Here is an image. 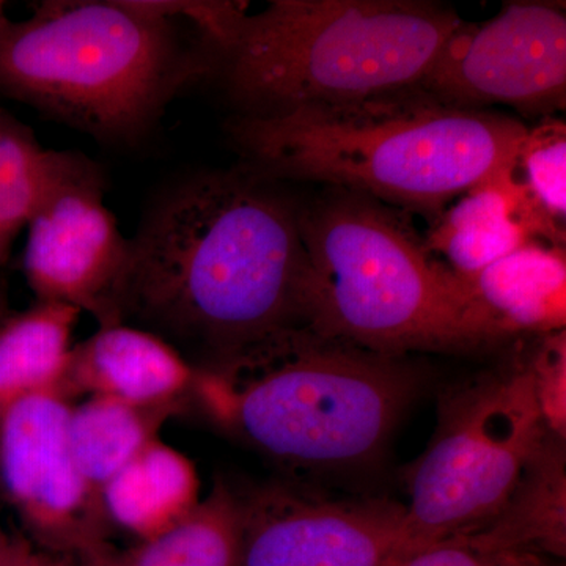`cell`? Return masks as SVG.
Listing matches in <instances>:
<instances>
[{
  "label": "cell",
  "mask_w": 566,
  "mask_h": 566,
  "mask_svg": "<svg viewBox=\"0 0 566 566\" xmlns=\"http://www.w3.org/2000/svg\"><path fill=\"white\" fill-rule=\"evenodd\" d=\"M240 566H389L405 505L271 483L240 495Z\"/></svg>",
  "instance_id": "8fae6325"
},
{
  "label": "cell",
  "mask_w": 566,
  "mask_h": 566,
  "mask_svg": "<svg viewBox=\"0 0 566 566\" xmlns=\"http://www.w3.org/2000/svg\"><path fill=\"white\" fill-rule=\"evenodd\" d=\"M546 434L523 340L504 364L449 387L430 444L405 474L409 502L394 558L488 523Z\"/></svg>",
  "instance_id": "52a82bcc"
},
{
  "label": "cell",
  "mask_w": 566,
  "mask_h": 566,
  "mask_svg": "<svg viewBox=\"0 0 566 566\" xmlns=\"http://www.w3.org/2000/svg\"><path fill=\"white\" fill-rule=\"evenodd\" d=\"M304 324L394 356L469 353L506 340L468 283L389 205L327 188L300 207Z\"/></svg>",
  "instance_id": "277c9868"
},
{
  "label": "cell",
  "mask_w": 566,
  "mask_h": 566,
  "mask_svg": "<svg viewBox=\"0 0 566 566\" xmlns=\"http://www.w3.org/2000/svg\"><path fill=\"white\" fill-rule=\"evenodd\" d=\"M564 6L510 2L493 20L463 21L412 87L458 109L505 104L526 117H554L566 106Z\"/></svg>",
  "instance_id": "9c48e42d"
},
{
  "label": "cell",
  "mask_w": 566,
  "mask_h": 566,
  "mask_svg": "<svg viewBox=\"0 0 566 566\" xmlns=\"http://www.w3.org/2000/svg\"><path fill=\"white\" fill-rule=\"evenodd\" d=\"M0 566H73L69 558L33 547L25 539L0 538Z\"/></svg>",
  "instance_id": "603a6c76"
},
{
  "label": "cell",
  "mask_w": 566,
  "mask_h": 566,
  "mask_svg": "<svg viewBox=\"0 0 566 566\" xmlns=\"http://www.w3.org/2000/svg\"><path fill=\"white\" fill-rule=\"evenodd\" d=\"M509 566H564L560 564H554L549 560V557L538 556V554L520 553L513 558L512 564Z\"/></svg>",
  "instance_id": "cb8c5ba5"
},
{
  "label": "cell",
  "mask_w": 566,
  "mask_h": 566,
  "mask_svg": "<svg viewBox=\"0 0 566 566\" xmlns=\"http://www.w3.org/2000/svg\"><path fill=\"white\" fill-rule=\"evenodd\" d=\"M54 150L41 147L31 129L0 111V268L28 227L50 177Z\"/></svg>",
  "instance_id": "ffe728a7"
},
{
  "label": "cell",
  "mask_w": 566,
  "mask_h": 566,
  "mask_svg": "<svg viewBox=\"0 0 566 566\" xmlns=\"http://www.w3.org/2000/svg\"><path fill=\"white\" fill-rule=\"evenodd\" d=\"M199 368L167 338L125 323L99 327L74 345L63 394L137 408H174L193 392Z\"/></svg>",
  "instance_id": "4fadbf2b"
},
{
  "label": "cell",
  "mask_w": 566,
  "mask_h": 566,
  "mask_svg": "<svg viewBox=\"0 0 566 566\" xmlns=\"http://www.w3.org/2000/svg\"><path fill=\"white\" fill-rule=\"evenodd\" d=\"M423 240L436 259L468 282L531 241L565 248V227L542 210L512 167L458 197L431 222Z\"/></svg>",
  "instance_id": "7c38bea8"
},
{
  "label": "cell",
  "mask_w": 566,
  "mask_h": 566,
  "mask_svg": "<svg viewBox=\"0 0 566 566\" xmlns=\"http://www.w3.org/2000/svg\"><path fill=\"white\" fill-rule=\"evenodd\" d=\"M431 0H271L214 52L238 115L285 114L412 87L463 24Z\"/></svg>",
  "instance_id": "8992f818"
},
{
  "label": "cell",
  "mask_w": 566,
  "mask_h": 566,
  "mask_svg": "<svg viewBox=\"0 0 566 566\" xmlns=\"http://www.w3.org/2000/svg\"><path fill=\"white\" fill-rule=\"evenodd\" d=\"M527 128L408 87L285 114H237L227 133L244 166L271 180L324 182L433 222L476 182L515 167Z\"/></svg>",
  "instance_id": "7a4b0ae2"
},
{
  "label": "cell",
  "mask_w": 566,
  "mask_h": 566,
  "mask_svg": "<svg viewBox=\"0 0 566 566\" xmlns=\"http://www.w3.org/2000/svg\"><path fill=\"white\" fill-rule=\"evenodd\" d=\"M71 408L73 400L62 390H50L25 398L0 419V480L40 545L82 556L104 545V513L71 453Z\"/></svg>",
  "instance_id": "30bf717a"
},
{
  "label": "cell",
  "mask_w": 566,
  "mask_h": 566,
  "mask_svg": "<svg viewBox=\"0 0 566 566\" xmlns=\"http://www.w3.org/2000/svg\"><path fill=\"white\" fill-rule=\"evenodd\" d=\"M6 18H9L6 14V3L0 2V21L6 20Z\"/></svg>",
  "instance_id": "484cf974"
},
{
  "label": "cell",
  "mask_w": 566,
  "mask_h": 566,
  "mask_svg": "<svg viewBox=\"0 0 566 566\" xmlns=\"http://www.w3.org/2000/svg\"><path fill=\"white\" fill-rule=\"evenodd\" d=\"M200 499L196 465L161 438L142 449L102 490L104 516L139 542L172 527Z\"/></svg>",
  "instance_id": "2e32d148"
},
{
  "label": "cell",
  "mask_w": 566,
  "mask_h": 566,
  "mask_svg": "<svg viewBox=\"0 0 566 566\" xmlns=\"http://www.w3.org/2000/svg\"><path fill=\"white\" fill-rule=\"evenodd\" d=\"M446 542L491 553L565 558V439L547 433L528 458L504 506L488 523Z\"/></svg>",
  "instance_id": "5bb4252c"
},
{
  "label": "cell",
  "mask_w": 566,
  "mask_h": 566,
  "mask_svg": "<svg viewBox=\"0 0 566 566\" xmlns=\"http://www.w3.org/2000/svg\"><path fill=\"white\" fill-rule=\"evenodd\" d=\"M80 316L71 305L36 301L0 324V419L32 395L63 392Z\"/></svg>",
  "instance_id": "e0dca14e"
},
{
  "label": "cell",
  "mask_w": 566,
  "mask_h": 566,
  "mask_svg": "<svg viewBox=\"0 0 566 566\" xmlns=\"http://www.w3.org/2000/svg\"><path fill=\"white\" fill-rule=\"evenodd\" d=\"M25 230L22 270L36 301L71 305L99 327L125 323L132 238L104 203L102 170L91 159L54 150Z\"/></svg>",
  "instance_id": "ba28073f"
},
{
  "label": "cell",
  "mask_w": 566,
  "mask_h": 566,
  "mask_svg": "<svg viewBox=\"0 0 566 566\" xmlns=\"http://www.w3.org/2000/svg\"><path fill=\"white\" fill-rule=\"evenodd\" d=\"M243 505L226 483H214L189 515L139 545L112 553L109 566H240Z\"/></svg>",
  "instance_id": "ac0fdd59"
},
{
  "label": "cell",
  "mask_w": 566,
  "mask_h": 566,
  "mask_svg": "<svg viewBox=\"0 0 566 566\" xmlns=\"http://www.w3.org/2000/svg\"><path fill=\"white\" fill-rule=\"evenodd\" d=\"M411 356H394L286 327L212 357L193 397L219 427L292 469L374 464L423 387Z\"/></svg>",
  "instance_id": "3957f363"
},
{
  "label": "cell",
  "mask_w": 566,
  "mask_h": 566,
  "mask_svg": "<svg viewBox=\"0 0 566 566\" xmlns=\"http://www.w3.org/2000/svg\"><path fill=\"white\" fill-rule=\"evenodd\" d=\"M523 342L528 375L547 433L566 438V335H531Z\"/></svg>",
  "instance_id": "7402d4cb"
},
{
  "label": "cell",
  "mask_w": 566,
  "mask_h": 566,
  "mask_svg": "<svg viewBox=\"0 0 566 566\" xmlns=\"http://www.w3.org/2000/svg\"><path fill=\"white\" fill-rule=\"evenodd\" d=\"M214 71L181 22L134 0H44L0 21V95L112 144L150 133L175 96Z\"/></svg>",
  "instance_id": "5b68a950"
},
{
  "label": "cell",
  "mask_w": 566,
  "mask_h": 566,
  "mask_svg": "<svg viewBox=\"0 0 566 566\" xmlns=\"http://www.w3.org/2000/svg\"><path fill=\"white\" fill-rule=\"evenodd\" d=\"M465 283L506 340L565 329L566 255L560 245L531 241Z\"/></svg>",
  "instance_id": "9a60e30c"
},
{
  "label": "cell",
  "mask_w": 566,
  "mask_h": 566,
  "mask_svg": "<svg viewBox=\"0 0 566 566\" xmlns=\"http://www.w3.org/2000/svg\"><path fill=\"white\" fill-rule=\"evenodd\" d=\"M274 182L243 166L169 189L132 238L123 322L212 357L303 324L300 207Z\"/></svg>",
  "instance_id": "6da1fadb"
},
{
  "label": "cell",
  "mask_w": 566,
  "mask_h": 566,
  "mask_svg": "<svg viewBox=\"0 0 566 566\" xmlns=\"http://www.w3.org/2000/svg\"><path fill=\"white\" fill-rule=\"evenodd\" d=\"M82 565L84 566H109L106 558V545H99L82 554Z\"/></svg>",
  "instance_id": "d4e9b609"
},
{
  "label": "cell",
  "mask_w": 566,
  "mask_h": 566,
  "mask_svg": "<svg viewBox=\"0 0 566 566\" xmlns=\"http://www.w3.org/2000/svg\"><path fill=\"white\" fill-rule=\"evenodd\" d=\"M174 408H137L88 397L73 405L69 419L71 453L82 479L102 501L104 485L159 438Z\"/></svg>",
  "instance_id": "d6986e66"
},
{
  "label": "cell",
  "mask_w": 566,
  "mask_h": 566,
  "mask_svg": "<svg viewBox=\"0 0 566 566\" xmlns=\"http://www.w3.org/2000/svg\"><path fill=\"white\" fill-rule=\"evenodd\" d=\"M515 170L542 210L565 227L566 125L562 118H542L534 128H527Z\"/></svg>",
  "instance_id": "44dd1931"
}]
</instances>
